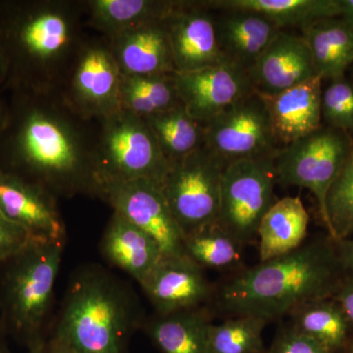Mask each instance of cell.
Here are the masks:
<instances>
[{
	"label": "cell",
	"instance_id": "cell-1",
	"mask_svg": "<svg viewBox=\"0 0 353 353\" xmlns=\"http://www.w3.org/2000/svg\"><path fill=\"white\" fill-rule=\"evenodd\" d=\"M0 123V170L53 196L99 197L94 131L59 90H11Z\"/></svg>",
	"mask_w": 353,
	"mask_h": 353
},
{
	"label": "cell",
	"instance_id": "cell-2",
	"mask_svg": "<svg viewBox=\"0 0 353 353\" xmlns=\"http://www.w3.org/2000/svg\"><path fill=\"white\" fill-rule=\"evenodd\" d=\"M85 1H0V54L9 90H58L85 34Z\"/></svg>",
	"mask_w": 353,
	"mask_h": 353
},
{
	"label": "cell",
	"instance_id": "cell-3",
	"mask_svg": "<svg viewBox=\"0 0 353 353\" xmlns=\"http://www.w3.org/2000/svg\"><path fill=\"white\" fill-rule=\"evenodd\" d=\"M341 272L345 270L336 245L313 240L234 276L218 290V306L230 315L270 322L312 301L333 297L345 277Z\"/></svg>",
	"mask_w": 353,
	"mask_h": 353
},
{
	"label": "cell",
	"instance_id": "cell-4",
	"mask_svg": "<svg viewBox=\"0 0 353 353\" xmlns=\"http://www.w3.org/2000/svg\"><path fill=\"white\" fill-rule=\"evenodd\" d=\"M145 321L131 288L88 265L72 278L50 336L73 353H127L132 334Z\"/></svg>",
	"mask_w": 353,
	"mask_h": 353
},
{
	"label": "cell",
	"instance_id": "cell-5",
	"mask_svg": "<svg viewBox=\"0 0 353 353\" xmlns=\"http://www.w3.org/2000/svg\"><path fill=\"white\" fill-rule=\"evenodd\" d=\"M64 241H30L1 262L0 329L28 350L48 340Z\"/></svg>",
	"mask_w": 353,
	"mask_h": 353
},
{
	"label": "cell",
	"instance_id": "cell-6",
	"mask_svg": "<svg viewBox=\"0 0 353 353\" xmlns=\"http://www.w3.org/2000/svg\"><path fill=\"white\" fill-rule=\"evenodd\" d=\"M97 123L94 157L101 187L143 179L162 183L170 163L143 118L120 109Z\"/></svg>",
	"mask_w": 353,
	"mask_h": 353
},
{
	"label": "cell",
	"instance_id": "cell-7",
	"mask_svg": "<svg viewBox=\"0 0 353 353\" xmlns=\"http://www.w3.org/2000/svg\"><path fill=\"white\" fill-rule=\"evenodd\" d=\"M275 155L236 160L225 166L216 224L241 245L256 240L262 218L277 201Z\"/></svg>",
	"mask_w": 353,
	"mask_h": 353
},
{
	"label": "cell",
	"instance_id": "cell-8",
	"mask_svg": "<svg viewBox=\"0 0 353 353\" xmlns=\"http://www.w3.org/2000/svg\"><path fill=\"white\" fill-rule=\"evenodd\" d=\"M226 165L205 145L169 165L162 192L185 238L217 221Z\"/></svg>",
	"mask_w": 353,
	"mask_h": 353
},
{
	"label": "cell",
	"instance_id": "cell-9",
	"mask_svg": "<svg viewBox=\"0 0 353 353\" xmlns=\"http://www.w3.org/2000/svg\"><path fill=\"white\" fill-rule=\"evenodd\" d=\"M352 148L347 132L321 126L312 134L278 150L275 155L277 183L310 190L326 226L327 194Z\"/></svg>",
	"mask_w": 353,
	"mask_h": 353
},
{
	"label": "cell",
	"instance_id": "cell-10",
	"mask_svg": "<svg viewBox=\"0 0 353 353\" xmlns=\"http://www.w3.org/2000/svg\"><path fill=\"white\" fill-rule=\"evenodd\" d=\"M121 78L108 39L85 37L58 90L77 115L97 122L120 110Z\"/></svg>",
	"mask_w": 353,
	"mask_h": 353
},
{
	"label": "cell",
	"instance_id": "cell-11",
	"mask_svg": "<svg viewBox=\"0 0 353 353\" xmlns=\"http://www.w3.org/2000/svg\"><path fill=\"white\" fill-rule=\"evenodd\" d=\"M277 143L265 102L255 92L204 125V145L226 164L275 154Z\"/></svg>",
	"mask_w": 353,
	"mask_h": 353
},
{
	"label": "cell",
	"instance_id": "cell-12",
	"mask_svg": "<svg viewBox=\"0 0 353 353\" xmlns=\"http://www.w3.org/2000/svg\"><path fill=\"white\" fill-rule=\"evenodd\" d=\"M99 199L108 202L113 212L150 234L164 257L185 255V236L167 203L161 183L145 179L102 183Z\"/></svg>",
	"mask_w": 353,
	"mask_h": 353
},
{
	"label": "cell",
	"instance_id": "cell-13",
	"mask_svg": "<svg viewBox=\"0 0 353 353\" xmlns=\"http://www.w3.org/2000/svg\"><path fill=\"white\" fill-rule=\"evenodd\" d=\"M174 79L183 108L203 126L254 92L248 72L229 61Z\"/></svg>",
	"mask_w": 353,
	"mask_h": 353
},
{
	"label": "cell",
	"instance_id": "cell-14",
	"mask_svg": "<svg viewBox=\"0 0 353 353\" xmlns=\"http://www.w3.org/2000/svg\"><path fill=\"white\" fill-rule=\"evenodd\" d=\"M57 201L43 188L0 171V213L32 240L65 241Z\"/></svg>",
	"mask_w": 353,
	"mask_h": 353
},
{
	"label": "cell",
	"instance_id": "cell-15",
	"mask_svg": "<svg viewBox=\"0 0 353 353\" xmlns=\"http://www.w3.org/2000/svg\"><path fill=\"white\" fill-rule=\"evenodd\" d=\"M202 269L185 254L163 257L141 285L155 313L167 315L201 307L211 296V285Z\"/></svg>",
	"mask_w": 353,
	"mask_h": 353
},
{
	"label": "cell",
	"instance_id": "cell-16",
	"mask_svg": "<svg viewBox=\"0 0 353 353\" xmlns=\"http://www.w3.org/2000/svg\"><path fill=\"white\" fill-rule=\"evenodd\" d=\"M176 73L227 61L220 50L215 19L199 2L185 6L167 20Z\"/></svg>",
	"mask_w": 353,
	"mask_h": 353
},
{
	"label": "cell",
	"instance_id": "cell-17",
	"mask_svg": "<svg viewBox=\"0 0 353 353\" xmlns=\"http://www.w3.org/2000/svg\"><path fill=\"white\" fill-rule=\"evenodd\" d=\"M253 90L263 95L284 92L318 76L303 36L281 31L248 70Z\"/></svg>",
	"mask_w": 353,
	"mask_h": 353
},
{
	"label": "cell",
	"instance_id": "cell-18",
	"mask_svg": "<svg viewBox=\"0 0 353 353\" xmlns=\"http://www.w3.org/2000/svg\"><path fill=\"white\" fill-rule=\"evenodd\" d=\"M167 20L141 26L108 39L123 76L176 74Z\"/></svg>",
	"mask_w": 353,
	"mask_h": 353
},
{
	"label": "cell",
	"instance_id": "cell-19",
	"mask_svg": "<svg viewBox=\"0 0 353 353\" xmlns=\"http://www.w3.org/2000/svg\"><path fill=\"white\" fill-rule=\"evenodd\" d=\"M322 80L316 76L279 94H259L268 110L278 143L290 145L322 126Z\"/></svg>",
	"mask_w": 353,
	"mask_h": 353
},
{
	"label": "cell",
	"instance_id": "cell-20",
	"mask_svg": "<svg viewBox=\"0 0 353 353\" xmlns=\"http://www.w3.org/2000/svg\"><path fill=\"white\" fill-rule=\"evenodd\" d=\"M104 259L143 284L163 259L157 241L124 217L113 212L101 241Z\"/></svg>",
	"mask_w": 353,
	"mask_h": 353
},
{
	"label": "cell",
	"instance_id": "cell-21",
	"mask_svg": "<svg viewBox=\"0 0 353 353\" xmlns=\"http://www.w3.org/2000/svg\"><path fill=\"white\" fill-rule=\"evenodd\" d=\"M223 12L214 18L220 50L227 61L248 72L282 29L256 14Z\"/></svg>",
	"mask_w": 353,
	"mask_h": 353
},
{
	"label": "cell",
	"instance_id": "cell-22",
	"mask_svg": "<svg viewBox=\"0 0 353 353\" xmlns=\"http://www.w3.org/2000/svg\"><path fill=\"white\" fill-rule=\"evenodd\" d=\"M185 1L171 0H87V25L106 39L150 24L163 22L180 10Z\"/></svg>",
	"mask_w": 353,
	"mask_h": 353
},
{
	"label": "cell",
	"instance_id": "cell-23",
	"mask_svg": "<svg viewBox=\"0 0 353 353\" xmlns=\"http://www.w3.org/2000/svg\"><path fill=\"white\" fill-rule=\"evenodd\" d=\"M309 215L299 196L277 199L257 230L260 262L296 250L305 243Z\"/></svg>",
	"mask_w": 353,
	"mask_h": 353
},
{
	"label": "cell",
	"instance_id": "cell-24",
	"mask_svg": "<svg viewBox=\"0 0 353 353\" xmlns=\"http://www.w3.org/2000/svg\"><path fill=\"white\" fill-rule=\"evenodd\" d=\"M211 323L199 307L145 319L143 328L162 353H213L209 340Z\"/></svg>",
	"mask_w": 353,
	"mask_h": 353
},
{
	"label": "cell",
	"instance_id": "cell-25",
	"mask_svg": "<svg viewBox=\"0 0 353 353\" xmlns=\"http://www.w3.org/2000/svg\"><path fill=\"white\" fill-rule=\"evenodd\" d=\"M205 8L256 14L279 28L303 29L311 23L341 16L340 0H212L199 1Z\"/></svg>",
	"mask_w": 353,
	"mask_h": 353
},
{
	"label": "cell",
	"instance_id": "cell-26",
	"mask_svg": "<svg viewBox=\"0 0 353 353\" xmlns=\"http://www.w3.org/2000/svg\"><path fill=\"white\" fill-rule=\"evenodd\" d=\"M316 73L322 79L338 80L353 63V28L343 20L327 18L303 29Z\"/></svg>",
	"mask_w": 353,
	"mask_h": 353
},
{
	"label": "cell",
	"instance_id": "cell-27",
	"mask_svg": "<svg viewBox=\"0 0 353 353\" xmlns=\"http://www.w3.org/2000/svg\"><path fill=\"white\" fill-rule=\"evenodd\" d=\"M169 163L204 145V126L190 115L183 104L143 118Z\"/></svg>",
	"mask_w": 353,
	"mask_h": 353
},
{
	"label": "cell",
	"instance_id": "cell-28",
	"mask_svg": "<svg viewBox=\"0 0 353 353\" xmlns=\"http://www.w3.org/2000/svg\"><path fill=\"white\" fill-rule=\"evenodd\" d=\"M290 316L292 328L321 343L330 352H336L348 343L352 325L333 297L305 304Z\"/></svg>",
	"mask_w": 353,
	"mask_h": 353
},
{
	"label": "cell",
	"instance_id": "cell-29",
	"mask_svg": "<svg viewBox=\"0 0 353 353\" xmlns=\"http://www.w3.org/2000/svg\"><path fill=\"white\" fill-rule=\"evenodd\" d=\"M174 75H122L120 109L148 118L181 105Z\"/></svg>",
	"mask_w": 353,
	"mask_h": 353
},
{
	"label": "cell",
	"instance_id": "cell-30",
	"mask_svg": "<svg viewBox=\"0 0 353 353\" xmlns=\"http://www.w3.org/2000/svg\"><path fill=\"white\" fill-rule=\"evenodd\" d=\"M243 245L216 223L185 236L183 243L185 254L194 263L201 268L214 269L238 264Z\"/></svg>",
	"mask_w": 353,
	"mask_h": 353
},
{
	"label": "cell",
	"instance_id": "cell-31",
	"mask_svg": "<svg viewBox=\"0 0 353 353\" xmlns=\"http://www.w3.org/2000/svg\"><path fill=\"white\" fill-rule=\"evenodd\" d=\"M268 322L255 316H234L233 319L211 324L209 340L213 353H265L263 334Z\"/></svg>",
	"mask_w": 353,
	"mask_h": 353
},
{
	"label": "cell",
	"instance_id": "cell-32",
	"mask_svg": "<svg viewBox=\"0 0 353 353\" xmlns=\"http://www.w3.org/2000/svg\"><path fill=\"white\" fill-rule=\"evenodd\" d=\"M330 238L341 241L353 236V148L326 199Z\"/></svg>",
	"mask_w": 353,
	"mask_h": 353
},
{
	"label": "cell",
	"instance_id": "cell-33",
	"mask_svg": "<svg viewBox=\"0 0 353 353\" xmlns=\"http://www.w3.org/2000/svg\"><path fill=\"white\" fill-rule=\"evenodd\" d=\"M322 117L329 127L345 132L353 130V85L345 79L334 80L322 92Z\"/></svg>",
	"mask_w": 353,
	"mask_h": 353
},
{
	"label": "cell",
	"instance_id": "cell-34",
	"mask_svg": "<svg viewBox=\"0 0 353 353\" xmlns=\"http://www.w3.org/2000/svg\"><path fill=\"white\" fill-rule=\"evenodd\" d=\"M265 353H333L292 326L279 332Z\"/></svg>",
	"mask_w": 353,
	"mask_h": 353
},
{
	"label": "cell",
	"instance_id": "cell-35",
	"mask_svg": "<svg viewBox=\"0 0 353 353\" xmlns=\"http://www.w3.org/2000/svg\"><path fill=\"white\" fill-rule=\"evenodd\" d=\"M31 241L24 229L0 213V263L21 252Z\"/></svg>",
	"mask_w": 353,
	"mask_h": 353
},
{
	"label": "cell",
	"instance_id": "cell-36",
	"mask_svg": "<svg viewBox=\"0 0 353 353\" xmlns=\"http://www.w3.org/2000/svg\"><path fill=\"white\" fill-rule=\"evenodd\" d=\"M348 321L353 325V275L345 276L333 296Z\"/></svg>",
	"mask_w": 353,
	"mask_h": 353
},
{
	"label": "cell",
	"instance_id": "cell-37",
	"mask_svg": "<svg viewBox=\"0 0 353 353\" xmlns=\"http://www.w3.org/2000/svg\"><path fill=\"white\" fill-rule=\"evenodd\" d=\"M336 245L343 269L353 275V238L336 241Z\"/></svg>",
	"mask_w": 353,
	"mask_h": 353
},
{
	"label": "cell",
	"instance_id": "cell-38",
	"mask_svg": "<svg viewBox=\"0 0 353 353\" xmlns=\"http://www.w3.org/2000/svg\"><path fill=\"white\" fill-rule=\"evenodd\" d=\"M28 353H73L70 352L68 348L65 347L63 345L55 340V339L50 338L44 341L43 343L38 347L31 348L28 350Z\"/></svg>",
	"mask_w": 353,
	"mask_h": 353
},
{
	"label": "cell",
	"instance_id": "cell-39",
	"mask_svg": "<svg viewBox=\"0 0 353 353\" xmlns=\"http://www.w3.org/2000/svg\"><path fill=\"white\" fill-rule=\"evenodd\" d=\"M341 20L353 28V0H340Z\"/></svg>",
	"mask_w": 353,
	"mask_h": 353
},
{
	"label": "cell",
	"instance_id": "cell-40",
	"mask_svg": "<svg viewBox=\"0 0 353 353\" xmlns=\"http://www.w3.org/2000/svg\"><path fill=\"white\" fill-rule=\"evenodd\" d=\"M7 79V69L6 62L0 54V85H6Z\"/></svg>",
	"mask_w": 353,
	"mask_h": 353
},
{
	"label": "cell",
	"instance_id": "cell-41",
	"mask_svg": "<svg viewBox=\"0 0 353 353\" xmlns=\"http://www.w3.org/2000/svg\"><path fill=\"white\" fill-rule=\"evenodd\" d=\"M0 353H9L6 341V334L1 331V329H0Z\"/></svg>",
	"mask_w": 353,
	"mask_h": 353
},
{
	"label": "cell",
	"instance_id": "cell-42",
	"mask_svg": "<svg viewBox=\"0 0 353 353\" xmlns=\"http://www.w3.org/2000/svg\"><path fill=\"white\" fill-rule=\"evenodd\" d=\"M4 108H6V103L0 99V123H1L2 117H3Z\"/></svg>",
	"mask_w": 353,
	"mask_h": 353
},
{
	"label": "cell",
	"instance_id": "cell-43",
	"mask_svg": "<svg viewBox=\"0 0 353 353\" xmlns=\"http://www.w3.org/2000/svg\"><path fill=\"white\" fill-rule=\"evenodd\" d=\"M348 352L353 353V340L350 341V345H348Z\"/></svg>",
	"mask_w": 353,
	"mask_h": 353
}]
</instances>
